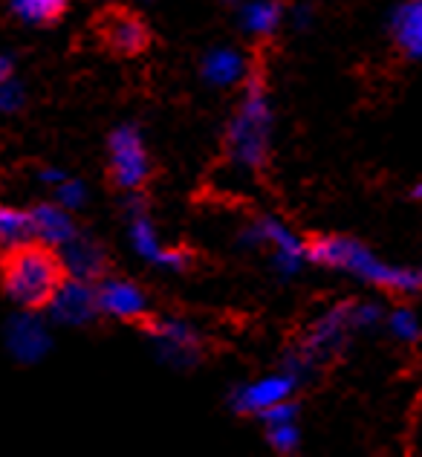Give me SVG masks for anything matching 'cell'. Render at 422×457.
Here are the masks:
<instances>
[{"mask_svg": "<svg viewBox=\"0 0 422 457\" xmlns=\"http://www.w3.org/2000/svg\"><path fill=\"white\" fill-rule=\"evenodd\" d=\"M307 261L312 267L344 272L396 298H411L422 290V275L417 267L385 261L368 244L351 235H319L307 240Z\"/></svg>", "mask_w": 422, "mask_h": 457, "instance_id": "1", "label": "cell"}, {"mask_svg": "<svg viewBox=\"0 0 422 457\" xmlns=\"http://www.w3.org/2000/svg\"><path fill=\"white\" fill-rule=\"evenodd\" d=\"M272 125L275 113L267 79L261 70H252L226 130V160L240 171H261L272 151Z\"/></svg>", "mask_w": 422, "mask_h": 457, "instance_id": "2", "label": "cell"}, {"mask_svg": "<svg viewBox=\"0 0 422 457\" xmlns=\"http://www.w3.org/2000/svg\"><path fill=\"white\" fill-rule=\"evenodd\" d=\"M64 278L67 272L58 249L44 246L38 240L6 252L0 267L4 290L21 310H44Z\"/></svg>", "mask_w": 422, "mask_h": 457, "instance_id": "3", "label": "cell"}, {"mask_svg": "<svg viewBox=\"0 0 422 457\" xmlns=\"http://www.w3.org/2000/svg\"><path fill=\"white\" fill-rule=\"evenodd\" d=\"M353 333H361L356 324V302H339L312 319L307 328L304 339L298 342V347L286 359V368L304 379V374L316 370L321 362L339 356Z\"/></svg>", "mask_w": 422, "mask_h": 457, "instance_id": "4", "label": "cell"}, {"mask_svg": "<svg viewBox=\"0 0 422 457\" xmlns=\"http://www.w3.org/2000/svg\"><path fill=\"white\" fill-rule=\"evenodd\" d=\"M240 244L263 249L269 255L275 275L281 278H295L307 267V240L298 237L293 228L275 214H261L240 232Z\"/></svg>", "mask_w": 422, "mask_h": 457, "instance_id": "5", "label": "cell"}, {"mask_svg": "<svg viewBox=\"0 0 422 457\" xmlns=\"http://www.w3.org/2000/svg\"><path fill=\"white\" fill-rule=\"evenodd\" d=\"M107 160H111V179L116 188L134 195L151 177V156L142 134L134 125L116 128L107 139Z\"/></svg>", "mask_w": 422, "mask_h": 457, "instance_id": "6", "label": "cell"}, {"mask_svg": "<svg viewBox=\"0 0 422 457\" xmlns=\"http://www.w3.org/2000/svg\"><path fill=\"white\" fill-rule=\"evenodd\" d=\"M128 240H130V249H134L142 261H148L160 270L183 272L191 267V261H194L188 249H177V246L162 244L151 214L145 212L137 200L130 203V209H128Z\"/></svg>", "mask_w": 422, "mask_h": 457, "instance_id": "7", "label": "cell"}, {"mask_svg": "<svg viewBox=\"0 0 422 457\" xmlns=\"http://www.w3.org/2000/svg\"><path fill=\"white\" fill-rule=\"evenodd\" d=\"M148 339L156 356L165 365L174 368H194L203 359V336L183 319H153L148 324Z\"/></svg>", "mask_w": 422, "mask_h": 457, "instance_id": "8", "label": "cell"}, {"mask_svg": "<svg viewBox=\"0 0 422 457\" xmlns=\"http://www.w3.org/2000/svg\"><path fill=\"white\" fill-rule=\"evenodd\" d=\"M298 385H301V377L295 370L284 368V370H275V374H263L252 382L237 385L232 396H228V405H232V411L244 417H261L263 411H269L272 405L293 400Z\"/></svg>", "mask_w": 422, "mask_h": 457, "instance_id": "9", "label": "cell"}, {"mask_svg": "<svg viewBox=\"0 0 422 457\" xmlns=\"http://www.w3.org/2000/svg\"><path fill=\"white\" fill-rule=\"evenodd\" d=\"M4 342H6V351L15 356L18 362L35 365V362H41L53 347L50 324H46V319L38 310L15 312V316L6 321Z\"/></svg>", "mask_w": 422, "mask_h": 457, "instance_id": "10", "label": "cell"}, {"mask_svg": "<svg viewBox=\"0 0 422 457\" xmlns=\"http://www.w3.org/2000/svg\"><path fill=\"white\" fill-rule=\"evenodd\" d=\"M50 321L67 324V328H84L99 316V302H95V284L79 281V278H64L62 287L50 298Z\"/></svg>", "mask_w": 422, "mask_h": 457, "instance_id": "11", "label": "cell"}, {"mask_svg": "<svg viewBox=\"0 0 422 457\" xmlns=\"http://www.w3.org/2000/svg\"><path fill=\"white\" fill-rule=\"evenodd\" d=\"M95 302H99V316L113 321L134 324L148 316V295L128 278H104L95 284Z\"/></svg>", "mask_w": 422, "mask_h": 457, "instance_id": "12", "label": "cell"}, {"mask_svg": "<svg viewBox=\"0 0 422 457\" xmlns=\"http://www.w3.org/2000/svg\"><path fill=\"white\" fill-rule=\"evenodd\" d=\"M252 70L255 67H252L249 55L244 50H237V46H214L200 62L203 81L217 90H228V87L244 84Z\"/></svg>", "mask_w": 422, "mask_h": 457, "instance_id": "13", "label": "cell"}, {"mask_svg": "<svg viewBox=\"0 0 422 457\" xmlns=\"http://www.w3.org/2000/svg\"><path fill=\"white\" fill-rule=\"evenodd\" d=\"M388 32L408 62H422V0H400L391 9Z\"/></svg>", "mask_w": 422, "mask_h": 457, "instance_id": "14", "label": "cell"}, {"mask_svg": "<svg viewBox=\"0 0 422 457\" xmlns=\"http://www.w3.org/2000/svg\"><path fill=\"white\" fill-rule=\"evenodd\" d=\"M102 38L116 53L137 55L148 46L151 32H148V27H145V21L137 18L134 12L116 9V12H107V15L102 18Z\"/></svg>", "mask_w": 422, "mask_h": 457, "instance_id": "15", "label": "cell"}, {"mask_svg": "<svg viewBox=\"0 0 422 457\" xmlns=\"http://www.w3.org/2000/svg\"><path fill=\"white\" fill-rule=\"evenodd\" d=\"M29 223L32 240H38V244L50 249H62L79 235V226L72 220L70 209L58 206V203H41V206L29 209Z\"/></svg>", "mask_w": 422, "mask_h": 457, "instance_id": "16", "label": "cell"}, {"mask_svg": "<svg viewBox=\"0 0 422 457\" xmlns=\"http://www.w3.org/2000/svg\"><path fill=\"white\" fill-rule=\"evenodd\" d=\"M263 435L275 454H295L301 449V426H298V405L293 400H284L272 405L261 417Z\"/></svg>", "mask_w": 422, "mask_h": 457, "instance_id": "17", "label": "cell"}, {"mask_svg": "<svg viewBox=\"0 0 422 457\" xmlns=\"http://www.w3.org/2000/svg\"><path fill=\"white\" fill-rule=\"evenodd\" d=\"M58 255H62L67 278H79V281L95 284L104 275V267H107L104 249L95 244V240L84 237L81 232L72 237L67 246L58 249Z\"/></svg>", "mask_w": 422, "mask_h": 457, "instance_id": "18", "label": "cell"}, {"mask_svg": "<svg viewBox=\"0 0 422 457\" xmlns=\"http://www.w3.org/2000/svg\"><path fill=\"white\" fill-rule=\"evenodd\" d=\"M286 21V9L281 0H246L240 6V29L255 41L272 38Z\"/></svg>", "mask_w": 422, "mask_h": 457, "instance_id": "19", "label": "cell"}, {"mask_svg": "<svg viewBox=\"0 0 422 457\" xmlns=\"http://www.w3.org/2000/svg\"><path fill=\"white\" fill-rule=\"evenodd\" d=\"M32 240V223H29V212L6 206L0 203V255L18 249Z\"/></svg>", "mask_w": 422, "mask_h": 457, "instance_id": "20", "label": "cell"}, {"mask_svg": "<svg viewBox=\"0 0 422 457\" xmlns=\"http://www.w3.org/2000/svg\"><path fill=\"white\" fill-rule=\"evenodd\" d=\"M385 328H388L391 339L400 345H417L422 342V319L414 307L396 304L393 310H385Z\"/></svg>", "mask_w": 422, "mask_h": 457, "instance_id": "21", "label": "cell"}, {"mask_svg": "<svg viewBox=\"0 0 422 457\" xmlns=\"http://www.w3.org/2000/svg\"><path fill=\"white\" fill-rule=\"evenodd\" d=\"M12 12L32 27L55 23L67 12V0H12Z\"/></svg>", "mask_w": 422, "mask_h": 457, "instance_id": "22", "label": "cell"}, {"mask_svg": "<svg viewBox=\"0 0 422 457\" xmlns=\"http://www.w3.org/2000/svg\"><path fill=\"white\" fill-rule=\"evenodd\" d=\"M53 195H55V203H58V206H64V209H70V212H76V209L84 206V203H87V188H84L81 179L70 177V174H67L58 186H53Z\"/></svg>", "mask_w": 422, "mask_h": 457, "instance_id": "23", "label": "cell"}, {"mask_svg": "<svg viewBox=\"0 0 422 457\" xmlns=\"http://www.w3.org/2000/svg\"><path fill=\"white\" fill-rule=\"evenodd\" d=\"M21 107H23V87L12 76L0 79V116L15 113Z\"/></svg>", "mask_w": 422, "mask_h": 457, "instance_id": "24", "label": "cell"}, {"mask_svg": "<svg viewBox=\"0 0 422 457\" xmlns=\"http://www.w3.org/2000/svg\"><path fill=\"white\" fill-rule=\"evenodd\" d=\"M67 174L64 171H58V168H41V174H38V179H41V183H46V186H58V183H62V179H64Z\"/></svg>", "mask_w": 422, "mask_h": 457, "instance_id": "25", "label": "cell"}, {"mask_svg": "<svg viewBox=\"0 0 422 457\" xmlns=\"http://www.w3.org/2000/svg\"><path fill=\"white\" fill-rule=\"evenodd\" d=\"M293 21H295V27H310V21H312L310 6H298V9H293Z\"/></svg>", "mask_w": 422, "mask_h": 457, "instance_id": "26", "label": "cell"}, {"mask_svg": "<svg viewBox=\"0 0 422 457\" xmlns=\"http://www.w3.org/2000/svg\"><path fill=\"white\" fill-rule=\"evenodd\" d=\"M12 76V64H9V58H0V79H6Z\"/></svg>", "mask_w": 422, "mask_h": 457, "instance_id": "27", "label": "cell"}, {"mask_svg": "<svg viewBox=\"0 0 422 457\" xmlns=\"http://www.w3.org/2000/svg\"><path fill=\"white\" fill-rule=\"evenodd\" d=\"M411 197H414L417 203H422V179H417V183H414V188H411Z\"/></svg>", "mask_w": 422, "mask_h": 457, "instance_id": "28", "label": "cell"}, {"mask_svg": "<svg viewBox=\"0 0 422 457\" xmlns=\"http://www.w3.org/2000/svg\"><path fill=\"white\" fill-rule=\"evenodd\" d=\"M417 270H419V275H422V267H417Z\"/></svg>", "mask_w": 422, "mask_h": 457, "instance_id": "29", "label": "cell"}]
</instances>
